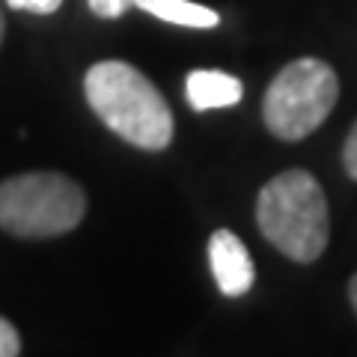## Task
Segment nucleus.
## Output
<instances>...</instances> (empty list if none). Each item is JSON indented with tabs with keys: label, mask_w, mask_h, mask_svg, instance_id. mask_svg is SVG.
<instances>
[{
	"label": "nucleus",
	"mask_w": 357,
	"mask_h": 357,
	"mask_svg": "<svg viewBox=\"0 0 357 357\" xmlns=\"http://www.w3.org/2000/svg\"><path fill=\"white\" fill-rule=\"evenodd\" d=\"M89 107L137 149L161 152L173 140V110L146 75L122 60H102L84 77Z\"/></svg>",
	"instance_id": "f257e3e1"
},
{
	"label": "nucleus",
	"mask_w": 357,
	"mask_h": 357,
	"mask_svg": "<svg viewBox=\"0 0 357 357\" xmlns=\"http://www.w3.org/2000/svg\"><path fill=\"white\" fill-rule=\"evenodd\" d=\"M256 223L262 236L292 262H316L328 248V199L316 176L286 170L274 176L256 199Z\"/></svg>",
	"instance_id": "f03ea898"
},
{
	"label": "nucleus",
	"mask_w": 357,
	"mask_h": 357,
	"mask_svg": "<svg viewBox=\"0 0 357 357\" xmlns=\"http://www.w3.org/2000/svg\"><path fill=\"white\" fill-rule=\"evenodd\" d=\"M86 197L63 173L33 170L0 182V229L21 238H51L84 220Z\"/></svg>",
	"instance_id": "7ed1b4c3"
},
{
	"label": "nucleus",
	"mask_w": 357,
	"mask_h": 357,
	"mask_svg": "<svg viewBox=\"0 0 357 357\" xmlns=\"http://www.w3.org/2000/svg\"><path fill=\"white\" fill-rule=\"evenodd\" d=\"M340 98V77L325 60L301 57L283 66L262 102L268 131L280 140H304L331 116Z\"/></svg>",
	"instance_id": "20e7f679"
},
{
	"label": "nucleus",
	"mask_w": 357,
	"mask_h": 357,
	"mask_svg": "<svg viewBox=\"0 0 357 357\" xmlns=\"http://www.w3.org/2000/svg\"><path fill=\"white\" fill-rule=\"evenodd\" d=\"M208 262L218 289L227 298H241L253 289L256 268L244 241L229 229H218L208 238Z\"/></svg>",
	"instance_id": "39448f33"
},
{
	"label": "nucleus",
	"mask_w": 357,
	"mask_h": 357,
	"mask_svg": "<svg viewBox=\"0 0 357 357\" xmlns=\"http://www.w3.org/2000/svg\"><path fill=\"white\" fill-rule=\"evenodd\" d=\"M185 93L194 110H218V107L238 105L244 96V84L236 75H227L218 69H197L188 75Z\"/></svg>",
	"instance_id": "423d86ee"
},
{
	"label": "nucleus",
	"mask_w": 357,
	"mask_h": 357,
	"mask_svg": "<svg viewBox=\"0 0 357 357\" xmlns=\"http://www.w3.org/2000/svg\"><path fill=\"white\" fill-rule=\"evenodd\" d=\"M134 6H140L143 13H149L161 21H170V24H178V27L208 30L220 24V15L215 9L194 3V0H137Z\"/></svg>",
	"instance_id": "0eeeda50"
},
{
	"label": "nucleus",
	"mask_w": 357,
	"mask_h": 357,
	"mask_svg": "<svg viewBox=\"0 0 357 357\" xmlns=\"http://www.w3.org/2000/svg\"><path fill=\"white\" fill-rule=\"evenodd\" d=\"M21 354V337L9 319L0 316V357H15Z\"/></svg>",
	"instance_id": "6e6552de"
},
{
	"label": "nucleus",
	"mask_w": 357,
	"mask_h": 357,
	"mask_svg": "<svg viewBox=\"0 0 357 357\" xmlns=\"http://www.w3.org/2000/svg\"><path fill=\"white\" fill-rule=\"evenodd\" d=\"M89 9H93L96 15L102 18H119L122 13H128V9L137 3V0H86Z\"/></svg>",
	"instance_id": "1a4fd4ad"
},
{
	"label": "nucleus",
	"mask_w": 357,
	"mask_h": 357,
	"mask_svg": "<svg viewBox=\"0 0 357 357\" xmlns=\"http://www.w3.org/2000/svg\"><path fill=\"white\" fill-rule=\"evenodd\" d=\"M13 9H24V13H39V15H51L63 6V0H6Z\"/></svg>",
	"instance_id": "9d476101"
},
{
	"label": "nucleus",
	"mask_w": 357,
	"mask_h": 357,
	"mask_svg": "<svg viewBox=\"0 0 357 357\" xmlns=\"http://www.w3.org/2000/svg\"><path fill=\"white\" fill-rule=\"evenodd\" d=\"M342 164H345V173H349L351 178H357V122H354V128L349 131V140H345Z\"/></svg>",
	"instance_id": "9b49d317"
},
{
	"label": "nucleus",
	"mask_w": 357,
	"mask_h": 357,
	"mask_svg": "<svg viewBox=\"0 0 357 357\" xmlns=\"http://www.w3.org/2000/svg\"><path fill=\"white\" fill-rule=\"evenodd\" d=\"M349 298H351V307L357 310V274L351 277V283H349Z\"/></svg>",
	"instance_id": "f8f14e48"
},
{
	"label": "nucleus",
	"mask_w": 357,
	"mask_h": 357,
	"mask_svg": "<svg viewBox=\"0 0 357 357\" xmlns=\"http://www.w3.org/2000/svg\"><path fill=\"white\" fill-rule=\"evenodd\" d=\"M3 33H6V21H3V13H0V42H3Z\"/></svg>",
	"instance_id": "ddd939ff"
}]
</instances>
